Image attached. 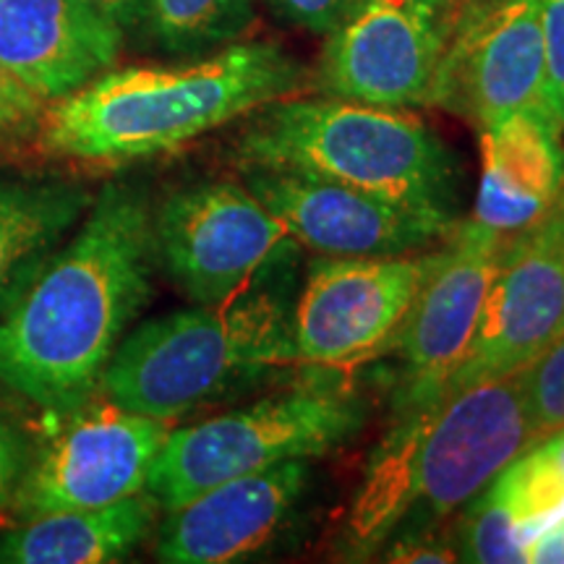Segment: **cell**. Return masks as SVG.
<instances>
[{
  "label": "cell",
  "mask_w": 564,
  "mask_h": 564,
  "mask_svg": "<svg viewBox=\"0 0 564 564\" xmlns=\"http://www.w3.org/2000/svg\"><path fill=\"white\" fill-rule=\"evenodd\" d=\"M253 9L257 0H139L131 30L158 53L202 58L241 40Z\"/></svg>",
  "instance_id": "ffe728a7"
},
{
  "label": "cell",
  "mask_w": 564,
  "mask_h": 564,
  "mask_svg": "<svg viewBox=\"0 0 564 564\" xmlns=\"http://www.w3.org/2000/svg\"><path fill=\"white\" fill-rule=\"evenodd\" d=\"M528 408L541 434L564 426V337L523 371Z\"/></svg>",
  "instance_id": "603a6c76"
},
{
  "label": "cell",
  "mask_w": 564,
  "mask_h": 564,
  "mask_svg": "<svg viewBox=\"0 0 564 564\" xmlns=\"http://www.w3.org/2000/svg\"><path fill=\"white\" fill-rule=\"evenodd\" d=\"M312 481V463L288 460L225 481L167 512L158 533L160 562L228 564L264 549L293 518Z\"/></svg>",
  "instance_id": "9a60e30c"
},
{
  "label": "cell",
  "mask_w": 564,
  "mask_h": 564,
  "mask_svg": "<svg viewBox=\"0 0 564 564\" xmlns=\"http://www.w3.org/2000/svg\"><path fill=\"white\" fill-rule=\"evenodd\" d=\"M382 554L384 562H460L453 535L442 539L436 531L394 539L382 549Z\"/></svg>",
  "instance_id": "83f0119b"
},
{
  "label": "cell",
  "mask_w": 564,
  "mask_h": 564,
  "mask_svg": "<svg viewBox=\"0 0 564 564\" xmlns=\"http://www.w3.org/2000/svg\"><path fill=\"white\" fill-rule=\"evenodd\" d=\"M361 0H270L272 11L299 30L327 37L356 11Z\"/></svg>",
  "instance_id": "484cf974"
},
{
  "label": "cell",
  "mask_w": 564,
  "mask_h": 564,
  "mask_svg": "<svg viewBox=\"0 0 564 564\" xmlns=\"http://www.w3.org/2000/svg\"><path fill=\"white\" fill-rule=\"evenodd\" d=\"M453 541L460 562L520 564L525 562L533 533L497 476L463 507Z\"/></svg>",
  "instance_id": "44dd1931"
},
{
  "label": "cell",
  "mask_w": 564,
  "mask_h": 564,
  "mask_svg": "<svg viewBox=\"0 0 564 564\" xmlns=\"http://www.w3.org/2000/svg\"><path fill=\"white\" fill-rule=\"evenodd\" d=\"M541 436L523 371L398 411L350 505V546L436 531Z\"/></svg>",
  "instance_id": "3957f363"
},
{
  "label": "cell",
  "mask_w": 564,
  "mask_h": 564,
  "mask_svg": "<svg viewBox=\"0 0 564 564\" xmlns=\"http://www.w3.org/2000/svg\"><path fill=\"white\" fill-rule=\"evenodd\" d=\"M288 274L232 299L141 322L126 333L102 373L105 400L173 423L272 369L299 364Z\"/></svg>",
  "instance_id": "5b68a950"
},
{
  "label": "cell",
  "mask_w": 564,
  "mask_h": 564,
  "mask_svg": "<svg viewBox=\"0 0 564 564\" xmlns=\"http://www.w3.org/2000/svg\"><path fill=\"white\" fill-rule=\"evenodd\" d=\"M460 6V0H361L327 34L316 84L329 97L382 108L426 105Z\"/></svg>",
  "instance_id": "30bf717a"
},
{
  "label": "cell",
  "mask_w": 564,
  "mask_h": 564,
  "mask_svg": "<svg viewBox=\"0 0 564 564\" xmlns=\"http://www.w3.org/2000/svg\"><path fill=\"white\" fill-rule=\"evenodd\" d=\"M123 30L87 0H0V63L42 102L116 66Z\"/></svg>",
  "instance_id": "2e32d148"
},
{
  "label": "cell",
  "mask_w": 564,
  "mask_h": 564,
  "mask_svg": "<svg viewBox=\"0 0 564 564\" xmlns=\"http://www.w3.org/2000/svg\"><path fill=\"white\" fill-rule=\"evenodd\" d=\"M91 199L84 183L0 173V316L51 262Z\"/></svg>",
  "instance_id": "d6986e66"
},
{
  "label": "cell",
  "mask_w": 564,
  "mask_h": 564,
  "mask_svg": "<svg viewBox=\"0 0 564 564\" xmlns=\"http://www.w3.org/2000/svg\"><path fill=\"white\" fill-rule=\"evenodd\" d=\"M525 562L533 564H564V514L549 523L528 546Z\"/></svg>",
  "instance_id": "f1b7e54d"
},
{
  "label": "cell",
  "mask_w": 564,
  "mask_h": 564,
  "mask_svg": "<svg viewBox=\"0 0 564 564\" xmlns=\"http://www.w3.org/2000/svg\"><path fill=\"white\" fill-rule=\"evenodd\" d=\"M238 167H285L343 183L447 223L460 212V165L405 108L343 97H282L257 110L236 144Z\"/></svg>",
  "instance_id": "277c9868"
},
{
  "label": "cell",
  "mask_w": 564,
  "mask_h": 564,
  "mask_svg": "<svg viewBox=\"0 0 564 564\" xmlns=\"http://www.w3.org/2000/svg\"><path fill=\"white\" fill-rule=\"evenodd\" d=\"M241 181L293 241L316 257L361 259L429 251L460 225L285 167H241Z\"/></svg>",
  "instance_id": "4fadbf2b"
},
{
  "label": "cell",
  "mask_w": 564,
  "mask_h": 564,
  "mask_svg": "<svg viewBox=\"0 0 564 564\" xmlns=\"http://www.w3.org/2000/svg\"><path fill=\"white\" fill-rule=\"evenodd\" d=\"M533 539L564 514V426L541 436L499 474Z\"/></svg>",
  "instance_id": "7402d4cb"
},
{
  "label": "cell",
  "mask_w": 564,
  "mask_h": 564,
  "mask_svg": "<svg viewBox=\"0 0 564 564\" xmlns=\"http://www.w3.org/2000/svg\"><path fill=\"white\" fill-rule=\"evenodd\" d=\"M460 3H463V0H460Z\"/></svg>",
  "instance_id": "4dcf8cb0"
},
{
  "label": "cell",
  "mask_w": 564,
  "mask_h": 564,
  "mask_svg": "<svg viewBox=\"0 0 564 564\" xmlns=\"http://www.w3.org/2000/svg\"><path fill=\"white\" fill-rule=\"evenodd\" d=\"M442 246L403 257H316L291 308L299 364L337 369L377 358L440 262Z\"/></svg>",
  "instance_id": "ba28073f"
},
{
  "label": "cell",
  "mask_w": 564,
  "mask_h": 564,
  "mask_svg": "<svg viewBox=\"0 0 564 564\" xmlns=\"http://www.w3.org/2000/svg\"><path fill=\"white\" fill-rule=\"evenodd\" d=\"M87 3L95 6L102 17L116 21L123 32L131 30L133 19H137V9H139V0H87Z\"/></svg>",
  "instance_id": "f546056e"
},
{
  "label": "cell",
  "mask_w": 564,
  "mask_h": 564,
  "mask_svg": "<svg viewBox=\"0 0 564 564\" xmlns=\"http://www.w3.org/2000/svg\"><path fill=\"white\" fill-rule=\"evenodd\" d=\"M546 51V116L564 131V0H539Z\"/></svg>",
  "instance_id": "d4e9b609"
},
{
  "label": "cell",
  "mask_w": 564,
  "mask_h": 564,
  "mask_svg": "<svg viewBox=\"0 0 564 564\" xmlns=\"http://www.w3.org/2000/svg\"><path fill=\"white\" fill-rule=\"evenodd\" d=\"M30 460L32 447L24 432L0 413V510H11Z\"/></svg>",
  "instance_id": "4316f807"
},
{
  "label": "cell",
  "mask_w": 564,
  "mask_h": 564,
  "mask_svg": "<svg viewBox=\"0 0 564 564\" xmlns=\"http://www.w3.org/2000/svg\"><path fill=\"white\" fill-rule=\"evenodd\" d=\"M426 105L478 131L518 110L546 112L539 0H463Z\"/></svg>",
  "instance_id": "8fae6325"
},
{
  "label": "cell",
  "mask_w": 564,
  "mask_h": 564,
  "mask_svg": "<svg viewBox=\"0 0 564 564\" xmlns=\"http://www.w3.org/2000/svg\"><path fill=\"white\" fill-rule=\"evenodd\" d=\"M150 194L112 181L68 243L0 316V390L53 415L100 392L112 352L152 295Z\"/></svg>",
  "instance_id": "6da1fadb"
},
{
  "label": "cell",
  "mask_w": 564,
  "mask_h": 564,
  "mask_svg": "<svg viewBox=\"0 0 564 564\" xmlns=\"http://www.w3.org/2000/svg\"><path fill=\"white\" fill-rule=\"evenodd\" d=\"M306 87V68L274 42H232L181 66H133L84 84L45 108V152L82 165L123 167Z\"/></svg>",
  "instance_id": "7a4b0ae2"
},
{
  "label": "cell",
  "mask_w": 564,
  "mask_h": 564,
  "mask_svg": "<svg viewBox=\"0 0 564 564\" xmlns=\"http://www.w3.org/2000/svg\"><path fill=\"white\" fill-rule=\"evenodd\" d=\"M45 102L32 95L9 68L0 63V144H19L37 137Z\"/></svg>",
  "instance_id": "cb8c5ba5"
},
{
  "label": "cell",
  "mask_w": 564,
  "mask_h": 564,
  "mask_svg": "<svg viewBox=\"0 0 564 564\" xmlns=\"http://www.w3.org/2000/svg\"><path fill=\"white\" fill-rule=\"evenodd\" d=\"M160 507L147 491L91 510L47 512L0 531V564L121 562L152 533Z\"/></svg>",
  "instance_id": "ac0fdd59"
},
{
  "label": "cell",
  "mask_w": 564,
  "mask_h": 564,
  "mask_svg": "<svg viewBox=\"0 0 564 564\" xmlns=\"http://www.w3.org/2000/svg\"><path fill=\"white\" fill-rule=\"evenodd\" d=\"M154 257L192 303H217L291 272L301 246L243 181L188 183L152 215Z\"/></svg>",
  "instance_id": "52a82bcc"
},
{
  "label": "cell",
  "mask_w": 564,
  "mask_h": 564,
  "mask_svg": "<svg viewBox=\"0 0 564 564\" xmlns=\"http://www.w3.org/2000/svg\"><path fill=\"white\" fill-rule=\"evenodd\" d=\"M66 426L34 455L11 510L19 520L63 510H91L144 491L171 421L112 405L66 413Z\"/></svg>",
  "instance_id": "7c38bea8"
},
{
  "label": "cell",
  "mask_w": 564,
  "mask_h": 564,
  "mask_svg": "<svg viewBox=\"0 0 564 564\" xmlns=\"http://www.w3.org/2000/svg\"><path fill=\"white\" fill-rule=\"evenodd\" d=\"M512 238L468 220L457 225L442 246L440 262L382 348V352H398L403 361L394 413L432 400L453 373Z\"/></svg>",
  "instance_id": "5bb4252c"
},
{
  "label": "cell",
  "mask_w": 564,
  "mask_h": 564,
  "mask_svg": "<svg viewBox=\"0 0 564 564\" xmlns=\"http://www.w3.org/2000/svg\"><path fill=\"white\" fill-rule=\"evenodd\" d=\"M562 337L564 212L552 209L535 228L512 238L474 335L434 398L525 371Z\"/></svg>",
  "instance_id": "9c48e42d"
},
{
  "label": "cell",
  "mask_w": 564,
  "mask_h": 564,
  "mask_svg": "<svg viewBox=\"0 0 564 564\" xmlns=\"http://www.w3.org/2000/svg\"><path fill=\"white\" fill-rule=\"evenodd\" d=\"M481 133V181L470 223L520 236L554 209L564 186L562 131L544 110H518Z\"/></svg>",
  "instance_id": "e0dca14e"
},
{
  "label": "cell",
  "mask_w": 564,
  "mask_h": 564,
  "mask_svg": "<svg viewBox=\"0 0 564 564\" xmlns=\"http://www.w3.org/2000/svg\"><path fill=\"white\" fill-rule=\"evenodd\" d=\"M366 419L369 405L356 390L337 379H308L249 408L171 429L144 491L162 512H173L238 476L345 447Z\"/></svg>",
  "instance_id": "8992f818"
}]
</instances>
